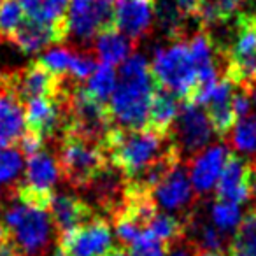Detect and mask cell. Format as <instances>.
<instances>
[{"label":"cell","mask_w":256,"mask_h":256,"mask_svg":"<svg viewBox=\"0 0 256 256\" xmlns=\"http://www.w3.org/2000/svg\"><path fill=\"white\" fill-rule=\"evenodd\" d=\"M154 20V0H116L114 23L121 34L136 44L151 32Z\"/></svg>","instance_id":"obj_12"},{"label":"cell","mask_w":256,"mask_h":256,"mask_svg":"<svg viewBox=\"0 0 256 256\" xmlns=\"http://www.w3.org/2000/svg\"><path fill=\"white\" fill-rule=\"evenodd\" d=\"M50 216L53 220L58 240L74 228L92 220L95 212H93V207L79 196L67 195V193H54L51 198Z\"/></svg>","instance_id":"obj_15"},{"label":"cell","mask_w":256,"mask_h":256,"mask_svg":"<svg viewBox=\"0 0 256 256\" xmlns=\"http://www.w3.org/2000/svg\"><path fill=\"white\" fill-rule=\"evenodd\" d=\"M254 193L252 184V164L238 154L230 153L216 182V200L232 204H246Z\"/></svg>","instance_id":"obj_10"},{"label":"cell","mask_w":256,"mask_h":256,"mask_svg":"<svg viewBox=\"0 0 256 256\" xmlns=\"http://www.w3.org/2000/svg\"><path fill=\"white\" fill-rule=\"evenodd\" d=\"M196 256H226L223 251H212V249H196Z\"/></svg>","instance_id":"obj_31"},{"label":"cell","mask_w":256,"mask_h":256,"mask_svg":"<svg viewBox=\"0 0 256 256\" xmlns=\"http://www.w3.org/2000/svg\"><path fill=\"white\" fill-rule=\"evenodd\" d=\"M210 216H212V223L224 234L237 228L238 223H240V209H238L237 204L232 202L216 200L212 210H210Z\"/></svg>","instance_id":"obj_24"},{"label":"cell","mask_w":256,"mask_h":256,"mask_svg":"<svg viewBox=\"0 0 256 256\" xmlns=\"http://www.w3.org/2000/svg\"><path fill=\"white\" fill-rule=\"evenodd\" d=\"M23 167V153L16 150H0V182H8L18 178Z\"/></svg>","instance_id":"obj_27"},{"label":"cell","mask_w":256,"mask_h":256,"mask_svg":"<svg viewBox=\"0 0 256 256\" xmlns=\"http://www.w3.org/2000/svg\"><path fill=\"white\" fill-rule=\"evenodd\" d=\"M56 244L64 256H109L118 248L106 216H93L58 238Z\"/></svg>","instance_id":"obj_7"},{"label":"cell","mask_w":256,"mask_h":256,"mask_svg":"<svg viewBox=\"0 0 256 256\" xmlns=\"http://www.w3.org/2000/svg\"><path fill=\"white\" fill-rule=\"evenodd\" d=\"M118 76L120 79L107 104L112 124L132 130L144 128L154 90L158 88L153 68L144 56L134 54L123 62Z\"/></svg>","instance_id":"obj_1"},{"label":"cell","mask_w":256,"mask_h":256,"mask_svg":"<svg viewBox=\"0 0 256 256\" xmlns=\"http://www.w3.org/2000/svg\"><path fill=\"white\" fill-rule=\"evenodd\" d=\"M244 2L246 0H206L196 20L200 23V28L230 22L232 16L237 12V9H240Z\"/></svg>","instance_id":"obj_20"},{"label":"cell","mask_w":256,"mask_h":256,"mask_svg":"<svg viewBox=\"0 0 256 256\" xmlns=\"http://www.w3.org/2000/svg\"><path fill=\"white\" fill-rule=\"evenodd\" d=\"M196 249H198V246H196L195 242L182 238L181 242H178V244H174L172 248H168L167 256H196Z\"/></svg>","instance_id":"obj_29"},{"label":"cell","mask_w":256,"mask_h":256,"mask_svg":"<svg viewBox=\"0 0 256 256\" xmlns=\"http://www.w3.org/2000/svg\"><path fill=\"white\" fill-rule=\"evenodd\" d=\"M223 50L224 72L235 88L249 93L256 84V14H238L234 42Z\"/></svg>","instance_id":"obj_5"},{"label":"cell","mask_w":256,"mask_h":256,"mask_svg":"<svg viewBox=\"0 0 256 256\" xmlns=\"http://www.w3.org/2000/svg\"><path fill=\"white\" fill-rule=\"evenodd\" d=\"M0 223L8 232L14 256H48L53 235H56L50 210L14 198L4 209Z\"/></svg>","instance_id":"obj_3"},{"label":"cell","mask_w":256,"mask_h":256,"mask_svg":"<svg viewBox=\"0 0 256 256\" xmlns=\"http://www.w3.org/2000/svg\"><path fill=\"white\" fill-rule=\"evenodd\" d=\"M109 2H112V0H109Z\"/></svg>","instance_id":"obj_36"},{"label":"cell","mask_w":256,"mask_h":256,"mask_svg":"<svg viewBox=\"0 0 256 256\" xmlns=\"http://www.w3.org/2000/svg\"><path fill=\"white\" fill-rule=\"evenodd\" d=\"M195 190L190 184L186 178V170L179 164L176 168H172L151 193L156 202V207H162L167 212H182L186 210V216H192V209H195L193 204L196 202Z\"/></svg>","instance_id":"obj_11"},{"label":"cell","mask_w":256,"mask_h":256,"mask_svg":"<svg viewBox=\"0 0 256 256\" xmlns=\"http://www.w3.org/2000/svg\"><path fill=\"white\" fill-rule=\"evenodd\" d=\"M234 82L226 76H221L214 90L210 92L209 98L204 104L207 116L212 123L214 132L221 139L230 136L235 123H237V114L234 109Z\"/></svg>","instance_id":"obj_13"},{"label":"cell","mask_w":256,"mask_h":256,"mask_svg":"<svg viewBox=\"0 0 256 256\" xmlns=\"http://www.w3.org/2000/svg\"><path fill=\"white\" fill-rule=\"evenodd\" d=\"M178 112H179L178 96L158 84V88L154 90L153 100H151L146 126L153 128V130H156L160 134H165V136H170L174 121L178 118Z\"/></svg>","instance_id":"obj_17"},{"label":"cell","mask_w":256,"mask_h":256,"mask_svg":"<svg viewBox=\"0 0 256 256\" xmlns=\"http://www.w3.org/2000/svg\"><path fill=\"white\" fill-rule=\"evenodd\" d=\"M228 154L230 151L223 144H214L206 151H200L198 154L190 158V178H192V184L196 193L206 195L216 186Z\"/></svg>","instance_id":"obj_14"},{"label":"cell","mask_w":256,"mask_h":256,"mask_svg":"<svg viewBox=\"0 0 256 256\" xmlns=\"http://www.w3.org/2000/svg\"><path fill=\"white\" fill-rule=\"evenodd\" d=\"M232 144L235 150L242 153H254L256 151V114L240 118L232 130Z\"/></svg>","instance_id":"obj_22"},{"label":"cell","mask_w":256,"mask_h":256,"mask_svg":"<svg viewBox=\"0 0 256 256\" xmlns=\"http://www.w3.org/2000/svg\"><path fill=\"white\" fill-rule=\"evenodd\" d=\"M84 88L93 98L107 106L114 88H116V72H114L112 65H109V64L98 65V67L95 68V72L90 76L88 84H86Z\"/></svg>","instance_id":"obj_21"},{"label":"cell","mask_w":256,"mask_h":256,"mask_svg":"<svg viewBox=\"0 0 256 256\" xmlns=\"http://www.w3.org/2000/svg\"><path fill=\"white\" fill-rule=\"evenodd\" d=\"M170 136L181 156L188 154L193 158L212 140L216 132L206 110L196 107L195 104L182 102Z\"/></svg>","instance_id":"obj_8"},{"label":"cell","mask_w":256,"mask_h":256,"mask_svg":"<svg viewBox=\"0 0 256 256\" xmlns=\"http://www.w3.org/2000/svg\"><path fill=\"white\" fill-rule=\"evenodd\" d=\"M0 4H2V0H0Z\"/></svg>","instance_id":"obj_35"},{"label":"cell","mask_w":256,"mask_h":256,"mask_svg":"<svg viewBox=\"0 0 256 256\" xmlns=\"http://www.w3.org/2000/svg\"><path fill=\"white\" fill-rule=\"evenodd\" d=\"M22 9L25 11L26 18L32 20H42V8H44V0H18Z\"/></svg>","instance_id":"obj_30"},{"label":"cell","mask_w":256,"mask_h":256,"mask_svg":"<svg viewBox=\"0 0 256 256\" xmlns=\"http://www.w3.org/2000/svg\"><path fill=\"white\" fill-rule=\"evenodd\" d=\"M76 60V53L68 48H54L40 56V64L46 65L50 70L62 76H68L70 67Z\"/></svg>","instance_id":"obj_25"},{"label":"cell","mask_w":256,"mask_h":256,"mask_svg":"<svg viewBox=\"0 0 256 256\" xmlns=\"http://www.w3.org/2000/svg\"><path fill=\"white\" fill-rule=\"evenodd\" d=\"M172 144V136H165L148 126L137 130L112 126L102 140L109 164L114 165L126 181L160 160Z\"/></svg>","instance_id":"obj_2"},{"label":"cell","mask_w":256,"mask_h":256,"mask_svg":"<svg viewBox=\"0 0 256 256\" xmlns=\"http://www.w3.org/2000/svg\"><path fill=\"white\" fill-rule=\"evenodd\" d=\"M128 256H167L168 246L158 240L153 234L144 230V234L126 249Z\"/></svg>","instance_id":"obj_26"},{"label":"cell","mask_w":256,"mask_h":256,"mask_svg":"<svg viewBox=\"0 0 256 256\" xmlns=\"http://www.w3.org/2000/svg\"><path fill=\"white\" fill-rule=\"evenodd\" d=\"M56 162L60 176L74 190H86L109 165L102 144L93 142L74 130H67L56 142Z\"/></svg>","instance_id":"obj_4"},{"label":"cell","mask_w":256,"mask_h":256,"mask_svg":"<svg viewBox=\"0 0 256 256\" xmlns=\"http://www.w3.org/2000/svg\"><path fill=\"white\" fill-rule=\"evenodd\" d=\"M151 68L162 88L174 93L182 102H188L196 86V67L188 42L178 40L168 48H158Z\"/></svg>","instance_id":"obj_6"},{"label":"cell","mask_w":256,"mask_h":256,"mask_svg":"<svg viewBox=\"0 0 256 256\" xmlns=\"http://www.w3.org/2000/svg\"><path fill=\"white\" fill-rule=\"evenodd\" d=\"M54 256H64V254H62V252H58V251H56V254H54Z\"/></svg>","instance_id":"obj_34"},{"label":"cell","mask_w":256,"mask_h":256,"mask_svg":"<svg viewBox=\"0 0 256 256\" xmlns=\"http://www.w3.org/2000/svg\"><path fill=\"white\" fill-rule=\"evenodd\" d=\"M9 40H11L20 51H23V53H26V54L37 53V51L50 46V44L62 42L53 26L44 22H39V20H32V18L23 20L22 25H20L18 28L12 32V36L9 37Z\"/></svg>","instance_id":"obj_16"},{"label":"cell","mask_w":256,"mask_h":256,"mask_svg":"<svg viewBox=\"0 0 256 256\" xmlns=\"http://www.w3.org/2000/svg\"><path fill=\"white\" fill-rule=\"evenodd\" d=\"M25 134V104L11 74H0V150L18 146Z\"/></svg>","instance_id":"obj_9"},{"label":"cell","mask_w":256,"mask_h":256,"mask_svg":"<svg viewBox=\"0 0 256 256\" xmlns=\"http://www.w3.org/2000/svg\"><path fill=\"white\" fill-rule=\"evenodd\" d=\"M95 39V53L102 60V64L118 65L123 64L130 53L136 50L137 44L128 39L124 34L118 32V28L102 30L96 34Z\"/></svg>","instance_id":"obj_18"},{"label":"cell","mask_w":256,"mask_h":256,"mask_svg":"<svg viewBox=\"0 0 256 256\" xmlns=\"http://www.w3.org/2000/svg\"><path fill=\"white\" fill-rule=\"evenodd\" d=\"M25 20V11L18 0H2L0 4V39H8Z\"/></svg>","instance_id":"obj_23"},{"label":"cell","mask_w":256,"mask_h":256,"mask_svg":"<svg viewBox=\"0 0 256 256\" xmlns=\"http://www.w3.org/2000/svg\"><path fill=\"white\" fill-rule=\"evenodd\" d=\"M252 184H254V193H256V164H252Z\"/></svg>","instance_id":"obj_33"},{"label":"cell","mask_w":256,"mask_h":256,"mask_svg":"<svg viewBox=\"0 0 256 256\" xmlns=\"http://www.w3.org/2000/svg\"><path fill=\"white\" fill-rule=\"evenodd\" d=\"M109 256H128V251L124 248H120V246H118V248L114 249V251L110 252Z\"/></svg>","instance_id":"obj_32"},{"label":"cell","mask_w":256,"mask_h":256,"mask_svg":"<svg viewBox=\"0 0 256 256\" xmlns=\"http://www.w3.org/2000/svg\"><path fill=\"white\" fill-rule=\"evenodd\" d=\"M228 256H256V209L249 210L235 228Z\"/></svg>","instance_id":"obj_19"},{"label":"cell","mask_w":256,"mask_h":256,"mask_svg":"<svg viewBox=\"0 0 256 256\" xmlns=\"http://www.w3.org/2000/svg\"><path fill=\"white\" fill-rule=\"evenodd\" d=\"M174 2L186 20H195L196 22L200 14V9H202L206 0H174Z\"/></svg>","instance_id":"obj_28"}]
</instances>
